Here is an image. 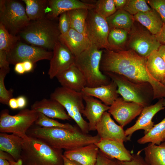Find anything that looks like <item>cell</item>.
Here are the masks:
<instances>
[{
  "label": "cell",
  "mask_w": 165,
  "mask_h": 165,
  "mask_svg": "<svg viewBox=\"0 0 165 165\" xmlns=\"http://www.w3.org/2000/svg\"><path fill=\"white\" fill-rule=\"evenodd\" d=\"M11 165H23L22 161L21 159H19L17 161H9Z\"/></svg>",
  "instance_id": "obj_53"
},
{
  "label": "cell",
  "mask_w": 165,
  "mask_h": 165,
  "mask_svg": "<svg viewBox=\"0 0 165 165\" xmlns=\"http://www.w3.org/2000/svg\"><path fill=\"white\" fill-rule=\"evenodd\" d=\"M144 107L135 102L118 97L110 106L108 112L120 126L123 127L140 115Z\"/></svg>",
  "instance_id": "obj_13"
},
{
  "label": "cell",
  "mask_w": 165,
  "mask_h": 165,
  "mask_svg": "<svg viewBox=\"0 0 165 165\" xmlns=\"http://www.w3.org/2000/svg\"><path fill=\"white\" fill-rule=\"evenodd\" d=\"M134 17L135 21L154 35L160 31L164 23L159 15L152 9L150 11L139 13Z\"/></svg>",
  "instance_id": "obj_26"
},
{
  "label": "cell",
  "mask_w": 165,
  "mask_h": 165,
  "mask_svg": "<svg viewBox=\"0 0 165 165\" xmlns=\"http://www.w3.org/2000/svg\"><path fill=\"white\" fill-rule=\"evenodd\" d=\"M155 35L161 45H165V23H163L160 31Z\"/></svg>",
  "instance_id": "obj_44"
},
{
  "label": "cell",
  "mask_w": 165,
  "mask_h": 165,
  "mask_svg": "<svg viewBox=\"0 0 165 165\" xmlns=\"http://www.w3.org/2000/svg\"><path fill=\"white\" fill-rule=\"evenodd\" d=\"M31 109L52 119L62 120L71 119L63 106L58 101L51 98H44L35 101L31 105Z\"/></svg>",
  "instance_id": "obj_17"
},
{
  "label": "cell",
  "mask_w": 165,
  "mask_h": 165,
  "mask_svg": "<svg viewBox=\"0 0 165 165\" xmlns=\"http://www.w3.org/2000/svg\"><path fill=\"white\" fill-rule=\"evenodd\" d=\"M20 37L10 33L5 27L0 23V50L7 53L19 41Z\"/></svg>",
  "instance_id": "obj_34"
},
{
  "label": "cell",
  "mask_w": 165,
  "mask_h": 165,
  "mask_svg": "<svg viewBox=\"0 0 165 165\" xmlns=\"http://www.w3.org/2000/svg\"><path fill=\"white\" fill-rule=\"evenodd\" d=\"M148 4L159 15L165 23V0H146Z\"/></svg>",
  "instance_id": "obj_39"
},
{
  "label": "cell",
  "mask_w": 165,
  "mask_h": 165,
  "mask_svg": "<svg viewBox=\"0 0 165 165\" xmlns=\"http://www.w3.org/2000/svg\"><path fill=\"white\" fill-rule=\"evenodd\" d=\"M53 55L50 62L48 75L53 79L75 63V57L59 40L53 49Z\"/></svg>",
  "instance_id": "obj_14"
},
{
  "label": "cell",
  "mask_w": 165,
  "mask_h": 165,
  "mask_svg": "<svg viewBox=\"0 0 165 165\" xmlns=\"http://www.w3.org/2000/svg\"><path fill=\"white\" fill-rule=\"evenodd\" d=\"M24 139L19 135L0 134V150L10 154L15 161L20 159Z\"/></svg>",
  "instance_id": "obj_25"
},
{
  "label": "cell",
  "mask_w": 165,
  "mask_h": 165,
  "mask_svg": "<svg viewBox=\"0 0 165 165\" xmlns=\"http://www.w3.org/2000/svg\"><path fill=\"white\" fill-rule=\"evenodd\" d=\"M63 165H82L80 163L73 160H70L63 155Z\"/></svg>",
  "instance_id": "obj_51"
},
{
  "label": "cell",
  "mask_w": 165,
  "mask_h": 165,
  "mask_svg": "<svg viewBox=\"0 0 165 165\" xmlns=\"http://www.w3.org/2000/svg\"><path fill=\"white\" fill-rule=\"evenodd\" d=\"M110 28L106 18L89 10L86 20V35L99 49L115 50L109 44L108 37Z\"/></svg>",
  "instance_id": "obj_10"
},
{
  "label": "cell",
  "mask_w": 165,
  "mask_h": 165,
  "mask_svg": "<svg viewBox=\"0 0 165 165\" xmlns=\"http://www.w3.org/2000/svg\"><path fill=\"white\" fill-rule=\"evenodd\" d=\"M127 1V0H114L117 10L123 9Z\"/></svg>",
  "instance_id": "obj_46"
},
{
  "label": "cell",
  "mask_w": 165,
  "mask_h": 165,
  "mask_svg": "<svg viewBox=\"0 0 165 165\" xmlns=\"http://www.w3.org/2000/svg\"><path fill=\"white\" fill-rule=\"evenodd\" d=\"M53 52L42 48L29 45L19 41L14 47L7 53V60L9 64H16L29 61L34 64L39 61L50 60Z\"/></svg>",
  "instance_id": "obj_12"
},
{
  "label": "cell",
  "mask_w": 165,
  "mask_h": 165,
  "mask_svg": "<svg viewBox=\"0 0 165 165\" xmlns=\"http://www.w3.org/2000/svg\"><path fill=\"white\" fill-rule=\"evenodd\" d=\"M56 77L61 86L77 92H81L86 86L83 74L74 64Z\"/></svg>",
  "instance_id": "obj_21"
},
{
  "label": "cell",
  "mask_w": 165,
  "mask_h": 165,
  "mask_svg": "<svg viewBox=\"0 0 165 165\" xmlns=\"http://www.w3.org/2000/svg\"><path fill=\"white\" fill-rule=\"evenodd\" d=\"M94 7V4L78 0H49L45 11L48 17L55 18L63 13L72 10L79 9L90 10Z\"/></svg>",
  "instance_id": "obj_18"
},
{
  "label": "cell",
  "mask_w": 165,
  "mask_h": 165,
  "mask_svg": "<svg viewBox=\"0 0 165 165\" xmlns=\"http://www.w3.org/2000/svg\"><path fill=\"white\" fill-rule=\"evenodd\" d=\"M0 165H11L9 162L7 160L0 158Z\"/></svg>",
  "instance_id": "obj_54"
},
{
  "label": "cell",
  "mask_w": 165,
  "mask_h": 165,
  "mask_svg": "<svg viewBox=\"0 0 165 165\" xmlns=\"http://www.w3.org/2000/svg\"><path fill=\"white\" fill-rule=\"evenodd\" d=\"M117 87L116 83L111 80L108 84L94 87H84L82 90L84 94L100 100L105 105L110 106L119 97Z\"/></svg>",
  "instance_id": "obj_24"
},
{
  "label": "cell",
  "mask_w": 165,
  "mask_h": 165,
  "mask_svg": "<svg viewBox=\"0 0 165 165\" xmlns=\"http://www.w3.org/2000/svg\"><path fill=\"white\" fill-rule=\"evenodd\" d=\"M130 31L120 28H114L110 30L108 41L115 50H124L123 47L128 38Z\"/></svg>",
  "instance_id": "obj_33"
},
{
  "label": "cell",
  "mask_w": 165,
  "mask_h": 165,
  "mask_svg": "<svg viewBox=\"0 0 165 165\" xmlns=\"http://www.w3.org/2000/svg\"><path fill=\"white\" fill-rule=\"evenodd\" d=\"M14 71L17 74L21 75L26 72L22 62L18 63L15 65Z\"/></svg>",
  "instance_id": "obj_47"
},
{
  "label": "cell",
  "mask_w": 165,
  "mask_h": 165,
  "mask_svg": "<svg viewBox=\"0 0 165 165\" xmlns=\"http://www.w3.org/2000/svg\"><path fill=\"white\" fill-rule=\"evenodd\" d=\"M0 158L5 159L9 161H15L12 156L9 153L0 150Z\"/></svg>",
  "instance_id": "obj_48"
},
{
  "label": "cell",
  "mask_w": 165,
  "mask_h": 165,
  "mask_svg": "<svg viewBox=\"0 0 165 165\" xmlns=\"http://www.w3.org/2000/svg\"><path fill=\"white\" fill-rule=\"evenodd\" d=\"M107 156L122 162L130 160L132 154L125 147L123 142L110 140L100 139L95 144Z\"/></svg>",
  "instance_id": "obj_20"
},
{
  "label": "cell",
  "mask_w": 165,
  "mask_h": 165,
  "mask_svg": "<svg viewBox=\"0 0 165 165\" xmlns=\"http://www.w3.org/2000/svg\"><path fill=\"white\" fill-rule=\"evenodd\" d=\"M96 130L101 139L123 142L130 140L125 135L123 127L115 123L108 112L103 113L96 126Z\"/></svg>",
  "instance_id": "obj_15"
},
{
  "label": "cell",
  "mask_w": 165,
  "mask_h": 165,
  "mask_svg": "<svg viewBox=\"0 0 165 165\" xmlns=\"http://www.w3.org/2000/svg\"><path fill=\"white\" fill-rule=\"evenodd\" d=\"M147 58L133 50H103L100 63L103 73L110 72L122 75L138 83H148L152 86L153 99L165 97V86L155 79L146 68Z\"/></svg>",
  "instance_id": "obj_1"
},
{
  "label": "cell",
  "mask_w": 165,
  "mask_h": 165,
  "mask_svg": "<svg viewBox=\"0 0 165 165\" xmlns=\"http://www.w3.org/2000/svg\"><path fill=\"white\" fill-rule=\"evenodd\" d=\"M123 9L133 16L140 12L150 11L151 8L145 0H127Z\"/></svg>",
  "instance_id": "obj_36"
},
{
  "label": "cell",
  "mask_w": 165,
  "mask_h": 165,
  "mask_svg": "<svg viewBox=\"0 0 165 165\" xmlns=\"http://www.w3.org/2000/svg\"><path fill=\"white\" fill-rule=\"evenodd\" d=\"M116 84L117 92L125 101L135 102L144 107L148 106L153 99L152 87L148 83L133 82L125 76L116 73H103Z\"/></svg>",
  "instance_id": "obj_7"
},
{
  "label": "cell",
  "mask_w": 165,
  "mask_h": 165,
  "mask_svg": "<svg viewBox=\"0 0 165 165\" xmlns=\"http://www.w3.org/2000/svg\"><path fill=\"white\" fill-rule=\"evenodd\" d=\"M127 42L129 49L146 58L152 51L158 50L162 45L155 35L146 29L137 28L134 24L130 31Z\"/></svg>",
  "instance_id": "obj_11"
},
{
  "label": "cell",
  "mask_w": 165,
  "mask_h": 165,
  "mask_svg": "<svg viewBox=\"0 0 165 165\" xmlns=\"http://www.w3.org/2000/svg\"><path fill=\"white\" fill-rule=\"evenodd\" d=\"M83 97L86 105L83 115L88 120L89 131L96 130L97 123L103 113L108 110L110 106L94 97L84 94Z\"/></svg>",
  "instance_id": "obj_19"
},
{
  "label": "cell",
  "mask_w": 165,
  "mask_h": 165,
  "mask_svg": "<svg viewBox=\"0 0 165 165\" xmlns=\"http://www.w3.org/2000/svg\"><path fill=\"white\" fill-rule=\"evenodd\" d=\"M99 149L95 144L66 150L63 155L68 159L82 165H95Z\"/></svg>",
  "instance_id": "obj_22"
},
{
  "label": "cell",
  "mask_w": 165,
  "mask_h": 165,
  "mask_svg": "<svg viewBox=\"0 0 165 165\" xmlns=\"http://www.w3.org/2000/svg\"><path fill=\"white\" fill-rule=\"evenodd\" d=\"M163 105L164 107H165V97L163 98Z\"/></svg>",
  "instance_id": "obj_55"
},
{
  "label": "cell",
  "mask_w": 165,
  "mask_h": 165,
  "mask_svg": "<svg viewBox=\"0 0 165 165\" xmlns=\"http://www.w3.org/2000/svg\"><path fill=\"white\" fill-rule=\"evenodd\" d=\"M146 68L155 79L162 83L165 78V62L158 50L152 51L147 57Z\"/></svg>",
  "instance_id": "obj_27"
},
{
  "label": "cell",
  "mask_w": 165,
  "mask_h": 165,
  "mask_svg": "<svg viewBox=\"0 0 165 165\" xmlns=\"http://www.w3.org/2000/svg\"><path fill=\"white\" fill-rule=\"evenodd\" d=\"M144 150V158L150 165H165V141L159 145L150 143Z\"/></svg>",
  "instance_id": "obj_29"
},
{
  "label": "cell",
  "mask_w": 165,
  "mask_h": 165,
  "mask_svg": "<svg viewBox=\"0 0 165 165\" xmlns=\"http://www.w3.org/2000/svg\"><path fill=\"white\" fill-rule=\"evenodd\" d=\"M18 108H24L26 105L27 101L26 97L24 96H20L16 98Z\"/></svg>",
  "instance_id": "obj_45"
},
{
  "label": "cell",
  "mask_w": 165,
  "mask_h": 165,
  "mask_svg": "<svg viewBox=\"0 0 165 165\" xmlns=\"http://www.w3.org/2000/svg\"><path fill=\"white\" fill-rule=\"evenodd\" d=\"M163 98H160L155 104L144 107L135 123L125 130V135L130 140L133 134L140 130H144V134L149 132L154 125L152 119L159 112L164 109Z\"/></svg>",
  "instance_id": "obj_16"
},
{
  "label": "cell",
  "mask_w": 165,
  "mask_h": 165,
  "mask_svg": "<svg viewBox=\"0 0 165 165\" xmlns=\"http://www.w3.org/2000/svg\"><path fill=\"white\" fill-rule=\"evenodd\" d=\"M89 10L79 9L68 12L71 28L86 35V20Z\"/></svg>",
  "instance_id": "obj_32"
},
{
  "label": "cell",
  "mask_w": 165,
  "mask_h": 165,
  "mask_svg": "<svg viewBox=\"0 0 165 165\" xmlns=\"http://www.w3.org/2000/svg\"><path fill=\"white\" fill-rule=\"evenodd\" d=\"M10 70L1 68L0 69V102L8 105L9 101L13 97V90H7L5 86L4 79Z\"/></svg>",
  "instance_id": "obj_38"
},
{
  "label": "cell",
  "mask_w": 165,
  "mask_h": 165,
  "mask_svg": "<svg viewBox=\"0 0 165 165\" xmlns=\"http://www.w3.org/2000/svg\"><path fill=\"white\" fill-rule=\"evenodd\" d=\"M158 51L165 62V45H162Z\"/></svg>",
  "instance_id": "obj_52"
},
{
  "label": "cell",
  "mask_w": 165,
  "mask_h": 165,
  "mask_svg": "<svg viewBox=\"0 0 165 165\" xmlns=\"http://www.w3.org/2000/svg\"><path fill=\"white\" fill-rule=\"evenodd\" d=\"M110 30L114 28L125 29L130 31L135 20L134 16L123 9L117 10L106 18Z\"/></svg>",
  "instance_id": "obj_28"
},
{
  "label": "cell",
  "mask_w": 165,
  "mask_h": 165,
  "mask_svg": "<svg viewBox=\"0 0 165 165\" xmlns=\"http://www.w3.org/2000/svg\"><path fill=\"white\" fill-rule=\"evenodd\" d=\"M162 83L165 86V78L163 81L162 82Z\"/></svg>",
  "instance_id": "obj_56"
},
{
  "label": "cell",
  "mask_w": 165,
  "mask_h": 165,
  "mask_svg": "<svg viewBox=\"0 0 165 165\" xmlns=\"http://www.w3.org/2000/svg\"><path fill=\"white\" fill-rule=\"evenodd\" d=\"M58 26L62 35L67 34L71 28L68 12L60 15Z\"/></svg>",
  "instance_id": "obj_40"
},
{
  "label": "cell",
  "mask_w": 165,
  "mask_h": 165,
  "mask_svg": "<svg viewBox=\"0 0 165 165\" xmlns=\"http://www.w3.org/2000/svg\"><path fill=\"white\" fill-rule=\"evenodd\" d=\"M63 155L62 149L29 137L24 140L20 159L23 165H63Z\"/></svg>",
  "instance_id": "obj_3"
},
{
  "label": "cell",
  "mask_w": 165,
  "mask_h": 165,
  "mask_svg": "<svg viewBox=\"0 0 165 165\" xmlns=\"http://www.w3.org/2000/svg\"><path fill=\"white\" fill-rule=\"evenodd\" d=\"M95 165H121L119 161L111 158L99 150Z\"/></svg>",
  "instance_id": "obj_41"
},
{
  "label": "cell",
  "mask_w": 165,
  "mask_h": 165,
  "mask_svg": "<svg viewBox=\"0 0 165 165\" xmlns=\"http://www.w3.org/2000/svg\"><path fill=\"white\" fill-rule=\"evenodd\" d=\"M140 152L135 154H132L131 160L128 161H119L121 165H150L140 154Z\"/></svg>",
  "instance_id": "obj_42"
},
{
  "label": "cell",
  "mask_w": 165,
  "mask_h": 165,
  "mask_svg": "<svg viewBox=\"0 0 165 165\" xmlns=\"http://www.w3.org/2000/svg\"><path fill=\"white\" fill-rule=\"evenodd\" d=\"M103 51L92 42L87 49L75 57L74 64L83 74L87 87H94L107 85L111 81L100 70Z\"/></svg>",
  "instance_id": "obj_4"
},
{
  "label": "cell",
  "mask_w": 165,
  "mask_h": 165,
  "mask_svg": "<svg viewBox=\"0 0 165 165\" xmlns=\"http://www.w3.org/2000/svg\"><path fill=\"white\" fill-rule=\"evenodd\" d=\"M27 134L29 137L43 141L53 148L65 151L95 144L101 139L97 134L93 136L84 133L75 126L74 129H69L33 125L28 130Z\"/></svg>",
  "instance_id": "obj_2"
},
{
  "label": "cell",
  "mask_w": 165,
  "mask_h": 165,
  "mask_svg": "<svg viewBox=\"0 0 165 165\" xmlns=\"http://www.w3.org/2000/svg\"><path fill=\"white\" fill-rule=\"evenodd\" d=\"M22 62L26 72H31L33 70L34 63L32 62L29 61H25Z\"/></svg>",
  "instance_id": "obj_49"
},
{
  "label": "cell",
  "mask_w": 165,
  "mask_h": 165,
  "mask_svg": "<svg viewBox=\"0 0 165 165\" xmlns=\"http://www.w3.org/2000/svg\"><path fill=\"white\" fill-rule=\"evenodd\" d=\"M95 12L101 16L107 18L117 11L114 0H98L95 4Z\"/></svg>",
  "instance_id": "obj_35"
},
{
  "label": "cell",
  "mask_w": 165,
  "mask_h": 165,
  "mask_svg": "<svg viewBox=\"0 0 165 165\" xmlns=\"http://www.w3.org/2000/svg\"><path fill=\"white\" fill-rule=\"evenodd\" d=\"M8 105L12 109H16L19 108L16 98H11L9 101Z\"/></svg>",
  "instance_id": "obj_50"
},
{
  "label": "cell",
  "mask_w": 165,
  "mask_h": 165,
  "mask_svg": "<svg viewBox=\"0 0 165 165\" xmlns=\"http://www.w3.org/2000/svg\"><path fill=\"white\" fill-rule=\"evenodd\" d=\"M165 141V117L159 123L154 124L147 133L139 139L137 142L143 144L151 143L159 145Z\"/></svg>",
  "instance_id": "obj_31"
},
{
  "label": "cell",
  "mask_w": 165,
  "mask_h": 165,
  "mask_svg": "<svg viewBox=\"0 0 165 165\" xmlns=\"http://www.w3.org/2000/svg\"><path fill=\"white\" fill-rule=\"evenodd\" d=\"M38 113L31 109H22L17 114L11 115L8 109L2 110L0 116V132L16 134L24 140L29 137L27 133L35 123Z\"/></svg>",
  "instance_id": "obj_8"
},
{
  "label": "cell",
  "mask_w": 165,
  "mask_h": 165,
  "mask_svg": "<svg viewBox=\"0 0 165 165\" xmlns=\"http://www.w3.org/2000/svg\"><path fill=\"white\" fill-rule=\"evenodd\" d=\"M83 94L62 86L57 87L50 95V98L60 102L65 108L70 118L83 133L89 131L88 123L83 118L85 107Z\"/></svg>",
  "instance_id": "obj_6"
},
{
  "label": "cell",
  "mask_w": 165,
  "mask_h": 165,
  "mask_svg": "<svg viewBox=\"0 0 165 165\" xmlns=\"http://www.w3.org/2000/svg\"><path fill=\"white\" fill-rule=\"evenodd\" d=\"M19 34L33 45L53 50L61 35L58 25L46 17L30 22Z\"/></svg>",
  "instance_id": "obj_5"
},
{
  "label": "cell",
  "mask_w": 165,
  "mask_h": 165,
  "mask_svg": "<svg viewBox=\"0 0 165 165\" xmlns=\"http://www.w3.org/2000/svg\"><path fill=\"white\" fill-rule=\"evenodd\" d=\"M59 40L75 57L87 49L92 43L86 35L72 28L66 35H61Z\"/></svg>",
  "instance_id": "obj_23"
},
{
  "label": "cell",
  "mask_w": 165,
  "mask_h": 165,
  "mask_svg": "<svg viewBox=\"0 0 165 165\" xmlns=\"http://www.w3.org/2000/svg\"><path fill=\"white\" fill-rule=\"evenodd\" d=\"M22 1L26 5V12L30 20H36L45 17V11L48 0H22Z\"/></svg>",
  "instance_id": "obj_30"
},
{
  "label": "cell",
  "mask_w": 165,
  "mask_h": 165,
  "mask_svg": "<svg viewBox=\"0 0 165 165\" xmlns=\"http://www.w3.org/2000/svg\"><path fill=\"white\" fill-rule=\"evenodd\" d=\"M7 53L5 51L0 50V68L10 70L9 63L7 60Z\"/></svg>",
  "instance_id": "obj_43"
},
{
  "label": "cell",
  "mask_w": 165,
  "mask_h": 165,
  "mask_svg": "<svg viewBox=\"0 0 165 165\" xmlns=\"http://www.w3.org/2000/svg\"><path fill=\"white\" fill-rule=\"evenodd\" d=\"M30 22L20 2L14 0H0V23L10 33L16 35Z\"/></svg>",
  "instance_id": "obj_9"
},
{
  "label": "cell",
  "mask_w": 165,
  "mask_h": 165,
  "mask_svg": "<svg viewBox=\"0 0 165 165\" xmlns=\"http://www.w3.org/2000/svg\"><path fill=\"white\" fill-rule=\"evenodd\" d=\"M34 124L41 127L46 128L61 127L72 129L75 127L69 123H61L40 113H38V117Z\"/></svg>",
  "instance_id": "obj_37"
}]
</instances>
